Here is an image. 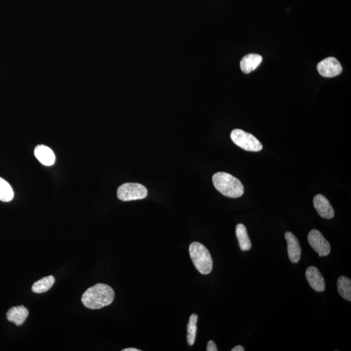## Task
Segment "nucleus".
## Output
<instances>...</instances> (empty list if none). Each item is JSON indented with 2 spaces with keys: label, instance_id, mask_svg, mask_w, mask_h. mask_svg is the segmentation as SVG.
Returning a JSON list of instances; mask_svg holds the SVG:
<instances>
[{
  "label": "nucleus",
  "instance_id": "obj_1",
  "mask_svg": "<svg viewBox=\"0 0 351 351\" xmlns=\"http://www.w3.org/2000/svg\"><path fill=\"white\" fill-rule=\"evenodd\" d=\"M114 298L115 292L110 286L98 284L85 292L82 301L86 308L96 310L110 305Z\"/></svg>",
  "mask_w": 351,
  "mask_h": 351
},
{
  "label": "nucleus",
  "instance_id": "obj_2",
  "mask_svg": "<svg viewBox=\"0 0 351 351\" xmlns=\"http://www.w3.org/2000/svg\"><path fill=\"white\" fill-rule=\"evenodd\" d=\"M213 185L218 191L225 197L239 198L244 193L243 183L229 173L219 172L213 176Z\"/></svg>",
  "mask_w": 351,
  "mask_h": 351
},
{
  "label": "nucleus",
  "instance_id": "obj_3",
  "mask_svg": "<svg viewBox=\"0 0 351 351\" xmlns=\"http://www.w3.org/2000/svg\"><path fill=\"white\" fill-rule=\"evenodd\" d=\"M189 254L196 269L203 274H208L213 269V260L207 248L199 242L189 246Z\"/></svg>",
  "mask_w": 351,
  "mask_h": 351
},
{
  "label": "nucleus",
  "instance_id": "obj_4",
  "mask_svg": "<svg viewBox=\"0 0 351 351\" xmlns=\"http://www.w3.org/2000/svg\"><path fill=\"white\" fill-rule=\"evenodd\" d=\"M233 142L240 148L250 152H259L263 148L262 143L253 135L240 130L235 129L231 134Z\"/></svg>",
  "mask_w": 351,
  "mask_h": 351
},
{
  "label": "nucleus",
  "instance_id": "obj_5",
  "mask_svg": "<svg viewBox=\"0 0 351 351\" xmlns=\"http://www.w3.org/2000/svg\"><path fill=\"white\" fill-rule=\"evenodd\" d=\"M148 195L146 187L137 183H126L118 187L117 197L122 201L144 199Z\"/></svg>",
  "mask_w": 351,
  "mask_h": 351
},
{
  "label": "nucleus",
  "instance_id": "obj_6",
  "mask_svg": "<svg viewBox=\"0 0 351 351\" xmlns=\"http://www.w3.org/2000/svg\"><path fill=\"white\" fill-rule=\"evenodd\" d=\"M310 246L318 253L320 257L328 256L330 253V245L327 240L318 230H312L308 235Z\"/></svg>",
  "mask_w": 351,
  "mask_h": 351
},
{
  "label": "nucleus",
  "instance_id": "obj_7",
  "mask_svg": "<svg viewBox=\"0 0 351 351\" xmlns=\"http://www.w3.org/2000/svg\"><path fill=\"white\" fill-rule=\"evenodd\" d=\"M319 73L323 77L332 78L340 75L342 72L340 62L334 58H328L322 60L317 66Z\"/></svg>",
  "mask_w": 351,
  "mask_h": 351
},
{
  "label": "nucleus",
  "instance_id": "obj_8",
  "mask_svg": "<svg viewBox=\"0 0 351 351\" xmlns=\"http://www.w3.org/2000/svg\"><path fill=\"white\" fill-rule=\"evenodd\" d=\"M314 205L317 212L324 219H330L334 217V210L330 202L324 196L318 195L314 197Z\"/></svg>",
  "mask_w": 351,
  "mask_h": 351
},
{
  "label": "nucleus",
  "instance_id": "obj_9",
  "mask_svg": "<svg viewBox=\"0 0 351 351\" xmlns=\"http://www.w3.org/2000/svg\"><path fill=\"white\" fill-rule=\"evenodd\" d=\"M306 277L310 287L315 291L324 292L325 290V282L322 273L316 267H309L306 271Z\"/></svg>",
  "mask_w": 351,
  "mask_h": 351
},
{
  "label": "nucleus",
  "instance_id": "obj_10",
  "mask_svg": "<svg viewBox=\"0 0 351 351\" xmlns=\"http://www.w3.org/2000/svg\"><path fill=\"white\" fill-rule=\"evenodd\" d=\"M285 238L288 243V253L290 261L293 263H298L302 253L299 241L290 232L285 234Z\"/></svg>",
  "mask_w": 351,
  "mask_h": 351
},
{
  "label": "nucleus",
  "instance_id": "obj_11",
  "mask_svg": "<svg viewBox=\"0 0 351 351\" xmlns=\"http://www.w3.org/2000/svg\"><path fill=\"white\" fill-rule=\"evenodd\" d=\"M38 160L45 166H52L56 162V156L49 147L44 145H38L34 151Z\"/></svg>",
  "mask_w": 351,
  "mask_h": 351
},
{
  "label": "nucleus",
  "instance_id": "obj_12",
  "mask_svg": "<svg viewBox=\"0 0 351 351\" xmlns=\"http://www.w3.org/2000/svg\"><path fill=\"white\" fill-rule=\"evenodd\" d=\"M263 60L262 56L258 54H251L245 56L240 62V67L242 72L249 74L255 70L261 64Z\"/></svg>",
  "mask_w": 351,
  "mask_h": 351
},
{
  "label": "nucleus",
  "instance_id": "obj_13",
  "mask_svg": "<svg viewBox=\"0 0 351 351\" xmlns=\"http://www.w3.org/2000/svg\"><path fill=\"white\" fill-rule=\"evenodd\" d=\"M28 316H29V311L24 306L11 308L7 313V320L17 326L22 325L25 322Z\"/></svg>",
  "mask_w": 351,
  "mask_h": 351
},
{
  "label": "nucleus",
  "instance_id": "obj_14",
  "mask_svg": "<svg viewBox=\"0 0 351 351\" xmlns=\"http://www.w3.org/2000/svg\"><path fill=\"white\" fill-rule=\"evenodd\" d=\"M235 233L241 251H247L251 250L252 243L245 225L243 224L237 225L236 227Z\"/></svg>",
  "mask_w": 351,
  "mask_h": 351
},
{
  "label": "nucleus",
  "instance_id": "obj_15",
  "mask_svg": "<svg viewBox=\"0 0 351 351\" xmlns=\"http://www.w3.org/2000/svg\"><path fill=\"white\" fill-rule=\"evenodd\" d=\"M339 293L343 298L351 301V280L345 276H340L337 282Z\"/></svg>",
  "mask_w": 351,
  "mask_h": 351
},
{
  "label": "nucleus",
  "instance_id": "obj_16",
  "mask_svg": "<svg viewBox=\"0 0 351 351\" xmlns=\"http://www.w3.org/2000/svg\"><path fill=\"white\" fill-rule=\"evenodd\" d=\"M55 281V278L53 276H46L34 283L32 286V291L35 293L48 292L53 286Z\"/></svg>",
  "mask_w": 351,
  "mask_h": 351
},
{
  "label": "nucleus",
  "instance_id": "obj_17",
  "mask_svg": "<svg viewBox=\"0 0 351 351\" xmlns=\"http://www.w3.org/2000/svg\"><path fill=\"white\" fill-rule=\"evenodd\" d=\"M198 316L193 314L189 318L188 324H187V339L189 346H192L195 344L196 335H197Z\"/></svg>",
  "mask_w": 351,
  "mask_h": 351
},
{
  "label": "nucleus",
  "instance_id": "obj_18",
  "mask_svg": "<svg viewBox=\"0 0 351 351\" xmlns=\"http://www.w3.org/2000/svg\"><path fill=\"white\" fill-rule=\"evenodd\" d=\"M14 191L9 183L0 177V201L10 202L13 199Z\"/></svg>",
  "mask_w": 351,
  "mask_h": 351
},
{
  "label": "nucleus",
  "instance_id": "obj_19",
  "mask_svg": "<svg viewBox=\"0 0 351 351\" xmlns=\"http://www.w3.org/2000/svg\"><path fill=\"white\" fill-rule=\"evenodd\" d=\"M206 350L207 351H217L218 349L215 344V342L212 340L209 341L207 344Z\"/></svg>",
  "mask_w": 351,
  "mask_h": 351
},
{
  "label": "nucleus",
  "instance_id": "obj_20",
  "mask_svg": "<svg viewBox=\"0 0 351 351\" xmlns=\"http://www.w3.org/2000/svg\"><path fill=\"white\" fill-rule=\"evenodd\" d=\"M232 351H245V349H244L243 346H237L235 347V348H234L233 350H231Z\"/></svg>",
  "mask_w": 351,
  "mask_h": 351
},
{
  "label": "nucleus",
  "instance_id": "obj_21",
  "mask_svg": "<svg viewBox=\"0 0 351 351\" xmlns=\"http://www.w3.org/2000/svg\"><path fill=\"white\" fill-rule=\"evenodd\" d=\"M122 351H141V350L136 348H127L123 350Z\"/></svg>",
  "mask_w": 351,
  "mask_h": 351
}]
</instances>
